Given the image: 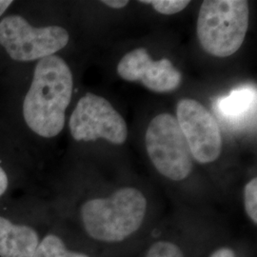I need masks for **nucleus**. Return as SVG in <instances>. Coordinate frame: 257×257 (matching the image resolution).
Here are the masks:
<instances>
[{"instance_id":"obj_11","label":"nucleus","mask_w":257,"mask_h":257,"mask_svg":"<svg viewBox=\"0 0 257 257\" xmlns=\"http://www.w3.org/2000/svg\"><path fill=\"white\" fill-rule=\"evenodd\" d=\"M33 257H89L86 254L68 250L61 239L49 234L38 243Z\"/></svg>"},{"instance_id":"obj_16","label":"nucleus","mask_w":257,"mask_h":257,"mask_svg":"<svg viewBox=\"0 0 257 257\" xmlns=\"http://www.w3.org/2000/svg\"><path fill=\"white\" fill-rule=\"evenodd\" d=\"M8 188V176L4 170L0 167V196L6 192Z\"/></svg>"},{"instance_id":"obj_18","label":"nucleus","mask_w":257,"mask_h":257,"mask_svg":"<svg viewBox=\"0 0 257 257\" xmlns=\"http://www.w3.org/2000/svg\"><path fill=\"white\" fill-rule=\"evenodd\" d=\"M13 3V1L11 0H0V17L5 13V11L8 9L10 5Z\"/></svg>"},{"instance_id":"obj_5","label":"nucleus","mask_w":257,"mask_h":257,"mask_svg":"<svg viewBox=\"0 0 257 257\" xmlns=\"http://www.w3.org/2000/svg\"><path fill=\"white\" fill-rule=\"evenodd\" d=\"M69 33L60 26L35 28L19 16L0 21V45L17 61L42 59L67 46Z\"/></svg>"},{"instance_id":"obj_9","label":"nucleus","mask_w":257,"mask_h":257,"mask_svg":"<svg viewBox=\"0 0 257 257\" xmlns=\"http://www.w3.org/2000/svg\"><path fill=\"white\" fill-rule=\"evenodd\" d=\"M214 112L227 125L233 128H244L255 120L256 89L252 86H242L219 97L213 105Z\"/></svg>"},{"instance_id":"obj_14","label":"nucleus","mask_w":257,"mask_h":257,"mask_svg":"<svg viewBox=\"0 0 257 257\" xmlns=\"http://www.w3.org/2000/svg\"><path fill=\"white\" fill-rule=\"evenodd\" d=\"M145 257H185L182 250L174 243L159 241L148 250Z\"/></svg>"},{"instance_id":"obj_10","label":"nucleus","mask_w":257,"mask_h":257,"mask_svg":"<svg viewBox=\"0 0 257 257\" xmlns=\"http://www.w3.org/2000/svg\"><path fill=\"white\" fill-rule=\"evenodd\" d=\"M38 243L36 230L0 216V257H33Z\"/></svg>"},{"instance_id":"obj_2","label":"nucleus","mask_w":257,"mask_h":257,"mask_svg":"<svg viewBox=\"0 0 257 257\" xmlns=\"http://www.w3.org/2000/svg\"><path fill=\"white\" fill-rule=\"evenodd\" d=\"M147 210L143 193L135 188H123L108 198H96L83 204V225L92 238L120 242L140 228Z\"/></svg>"},{"instance_id":"obj_7","label":"nucleus","mask_w":257,"mask_h":257,"mask_svg":"<svg viewBox=\"0 0 257 257\" xmlns=\"http://www.w3.org/2000/svg\"><path fill=\"white\" fill-rule=\"evenodd\" d=\"M175 118L197 162L207 164L219 157L222 151L220 128L201 103L193 99L180 100Z\"/></svg>"},{"instance_id":"obj_3","label":"nucleus","mask_w":257,"mask_h":257,"mask_svg":"<svg viewBox=\"0 0 257 257\" xmlns=\"http://www.w3.org/2000/svg\"><path fill=\"white\" fill-rule=\"evenodd\" d=\"M248 26L245 0H205L197 19V37L203 49L216 57H228L242 46Z\"/></svg>"},{"instance_id":"obj_1","label":"nucleus","mask_w":257,"mask_h":257,"mask_svg":"<svg viewBox=\"0 0 257 257\" xmlns=\"http://www.w3.org/2000/svg\"><path fill=\"white\" fill-rule=\"evenodd\" d=\"M73 87L71 69L60 56L40 59L23 102V116L29 128L42 138L59 135L64 128Z\"/></svg>"},{"instance_id":"obj_12","label":"nucleus","mask_w":257,"mask_h":257,"mask_svg":"<svg viewBox=\"0 0 257 257\" xmlns=\"http://www.w3.org/2000/svg\"><path fill=\"white\" fill-rule=\"evenodd\" d=\"M144 4H150L157 13L162 15H175L183 11L191 1L185 0H142Z\"/></svg>"},{"instance_id":"obj_6","label":"nucleus","mask_w":257,"mask_h":257,"mask_svg":"<svg viewBox=\"0 0 257 257\" xmlns=\"http://www.w3.org/2000/svg\"><path fill=\"white\" fill-rule=\"evenodd\" d=\"M70 131L76 141L103 138L114 145L123 144L128 137L124 118L104 97L86 93L79 99L70 118Z\"/></svg>"},{"instance_id":"obj_4","label":"nucleus","mask_w":257,"mask_h":257,"mask_svg":"<svg viewBox=\"0 0 257 257\" xmlns=\"http://www.w3.org/2000/svg\"><path fill=\"white\" fill-rule=\"evenodd\" d=\"M147 153L156 170L167 178L180 181L193 170V156L174 115L160 113L146 131Z\"/></svg>"},{"instance_id":"obj_15","label":"nucleus","mask_w":257,"mask_h":257,"mask_svg":"<svg viewBox=\"0 0 257 257\" xmlns=\"http://www.w3.org/2000/svg\"><path fill=\"white\" fill-rule=\"evenodd\" d=\"M102 3L113 9H121L128 5V1L127 0H103Z\"/></svg>"},{"instance_id":"obj_8","label":"nucleus","mask_w":257,"mask_h":257,"mask_svg":"<svg viewBox=\"0 0 257 257\" xmlns=\"http://www.w3.org/2000/svg\"><path fill=\"white\" fill-rule=\"evenodd\" d=\"M117 73L124 80L140 81L147 89L156 92H173L182 80L181 73L169 59L155 61L144 48H138L124 55L117 66Z\"/></svg>"},{"instance_id":"obj_13","label":"nucleus","mask_w":257,"mask_h":257,"mask_svg":"<svg viewBox=\"0 0 257 257\" xmlns=\"http://www.w3.org/2000/svg\"><path fill=\"white\" fill-rule=\"evenodd\" d=\"M245 209L249 218L254 224L257 223V179L253 178L248 182L244 190Z\"/></svg>"},{"instance_id":"obj_17","label":"nucleus","mask_w":257,"mask_h":257,"mask_svg":"<svg viewBox=\"0 0 257 257\" xmlns=\"http://www.w3.org/2000/svg\"><path fill=\"white\" fill-rule=\"evenodd\" d=\"M211 257H235V254L230 248H222L215 250Z\"/></svg>"}]
</instances>
